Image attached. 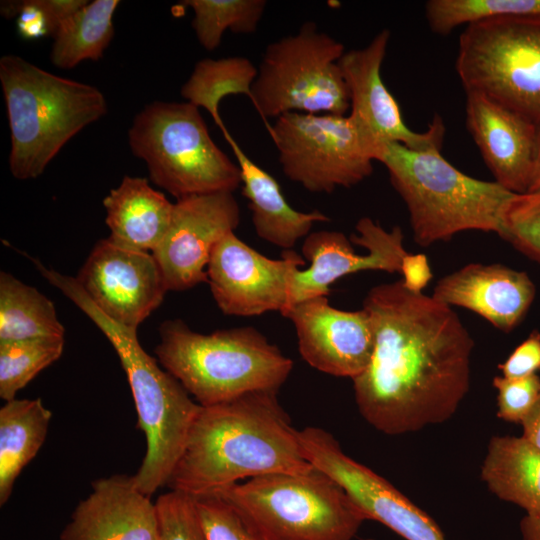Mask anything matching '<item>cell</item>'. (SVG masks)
I'll list each match as a JSON object with an SVG mask.
<instances>
[{"mask_svg":"<svg viewBox=\"0 0 540 540\" xmlns=\"http://www.w3.org/2000/svg\"><path fill=\"white\" fill-rule=\"evenodd\" d=\"M375 345L353 379L362 417L387 435L449 420L470 387L474 341L457 313L402 281L372 287L363 301Z\"/></svg>","mask_w":540,"mask_h":540,"instance_id":"6da1fadb","label":"cell"},{"mask_svg":"<svg viewBox=\"0 0 540 540\" xmlns=\"http://www.w3.org/2000/svg\"><path fill=\"white\" fill-rule=\"evenodd\" d=\"M277 394L255 391L201 406L167 482L171 490L198 497L246 478L311 472Z\"/></svg>","mask_w":540,"mask_h":540,"instance_id":"7a4b0ae2","label":"cell"},{"mask_svg":"<svg viewBox=\"0 0 540 540\" xmlns=\"http://www.w3.org/2000/svg\"><path fill=\"white\" fill-rule=\"evenodd\" d=\"M34 264L51 285L95 323L114 347L128 379L138 426L147 443L145 456L133 478L138 489L151 497L167 485L201 406L145 352L137 330L123 327L103 314L75 277L49 269L38 260Z\"/></svg>","mask_w":540,"mask_h":540,"instance_id":"3957f363","label":"cell"},{"mask_svg":"<svg viewBox=\"0 0 540 540\" xmlns=\"http://www.w3.org/2000/svg\"><path fill=\"white\" fill-rule=\"evenodd\" d=\"M440 150L389 143L375 156L407 207L414 241L428 247L469 230L493 232L502 238L503 215L515 193L495 181L466 175Z\"/></svg>","mask_w":540,"mask_h":540,"instance_id":"277c9868","label":"cell"},{"mask_svg":"<svg viewBox=\"0 0 540 540\" xmlns=\"http://www.w3.org/2000/svg\"><path fill=\"white\" fill-rule=\"evenodd\" d=\"M0 81L11 135L9 167L19 180L41 175L62 147L107 113L95 86L63 78L8 54Z\"/></svg>","mask_w":540,"mask_h":540,"instance_id":"5b68a950","label":"cell"},{"mask_svg":"<svg viewBox=\"0 0 540 540\" xmlns=\"http://www.w3.org/2000/svg\"><path fill=\"white\" fill-rule=\"evenodd\" d=\"M155 353L200 406L255 391H279L292 360L251 326L201 334L182 320L161 324Z\"/></svg>","mask_w":540,"mask_h":540,"instance_id":"8992f818","label":"cell"},{"mask_svg":"<svg viewBox=\"0 0 540 540\" xmlns=\"http://www.w3.org/2000/svg\"><path fill=\"white\" fill-rule=\"evenodd\" d=\"M128 139L150 179L176 199L234 192L241 185L238 164L215 144L199 108L187 101L150 103L134 117Z\"/></svg>","mask_w":540,"mask_h":540,"instance_id":"52a82bcc","label":"cell"},{"mask_svg":"<svg viewBox=\"0 0 540 540\" xmlns=\"http://www.w3.org/2000/svg\"><path fill=\"white\" fill-rule=\"evenodd\" d=\"M271 540H353L364 514L330 476L273 473L216 491Z\"/></svg>","mask_w":540,"mask_h":540,"instance_id":"ba28073f","label":"cell"},{"mask_svg":"<svg viewBox=\"0 0 540 540\" xmlns=\"http://www.w3.org/2000/svg\"><path fill=\"white\" fill-rule=\"evenodd\" d=\"M344 53V45L312 21L267 45L251 101L269 133L267 119L285 113L346 115L349 92L338 65Z\"/></svg>","mask_w":540,"mask_h":540,"instance_id":"9c48e42d","label":"cell"},{"mask_svg":"<svg viewBox=\"0 0 540 540\" xmlns=\"http://www.w3.org/2000/svg\"><path fill=\"white\" fill-rule=\"evenodd\" d=\"M455 67L466 93L482 94L540 127V16L467 25Z\"/></svg>","mask_w":540,"mask_h":540,"instance_id":"30bf717a","label":"cell"},{"mask_svg":"<svg viewBox=\"0 0 540 540\" xmlns=\"http://www.w3.org/2000/svg\"><path fill=\"white\" fill-rule=\"evenodd\" d=\"M269 135L284 175L307 191L350 188L373 172L372 152L349 115L285 113Z\"/></svg>","mask_w":540,"mask_h":540,"instance_id":"8fae6325","label":"cell"},{"mask_svg":"<svg viewBox=\"0 0 540 540\" xmlns=\"http://www.w3.org/2000/svg\"><path fill=\"white\" fill-rule=\"evenodd\" d=\"M305 264L291 250L284 251L281 259L268 258L230 232L212 251L208 283L226 315L249 317L278 311L285 316L293 306L294 276Z\"/></svg>","mask_w":540,"mask_h":540,"instance_id":"7c38bea8","label":"cell"},{"mask_svg":"<svg viewBox=\"0 0 540 540\" xmlns=\"http://www.w3.org/2000/svg\"><path fill=\"white\" fill-rule=\"evenodd\" d=\"M389 39L390 31L383 29L366 47L345 51L338 61L349 92V116L374 161L378 150L389 143L412 149H441L445 133L440 116H435L424 132H415L404 122L400 107L381 76Z\"/></svg>","mask_w":540,"mask_h":540,"instance_id":"4fadbf2b","label":"cell"},{"mask_svg":"<svg viewBox=\"0 0 540 540\" xmlns=\"http://www.w3.org/2000/svg\"><path fill=\"white\" fill-rule=\"evenodd\" d=\"M240 223L233 192L190 195L177 199L169 229L152 252L166 287L183 291L208 282L213 249Z\"/></svg>","mask_w":540,"mask_h":540,"instance_id":"5bb4252c","label":"cell"},{"mask_svg":"<svg viewBox=\"0 0 540 540\" xmlns=\"http://www.w3.org/2000/svg\"><path fill=\"white\" fill-rule=\"evenodd\" d=\"M355 228L350 240L342 232L327 230L312 232L304 239L302 254L309 267L299 269L294 276L293 306L310 298L327 297L330 285L355 272L400 273L402 259L408 253L401 228L387 231L369 217L359 219Z\"/></svg>","mask_w":540,"mask_h":540,"instance_id":"9a60e30c","label":"cell"},{"mask_svg":"<svg viewBox=\"0 0 540 540\" xmlns=\"http://www.w3.org/2000/svg\"><path fill=\"white\" fill-rule=\"evenodd\" d=\"M75 279L103 314L135 330L168 291L152 253L122 248L108 238L93 247Z\"/></svg>","mask_w":540,"mask_h":540,"instance_id":"2e32d148","label":"cell"},{"mask_svg":"<svg viewBox=\"0 0 540 540\" xmlns=\"http://www.w3.org/2000/svg\"><path fill=\"white\" fill-rule=\"evenodd\" d=\"M284 317L293 323L299 353L311 367L353 380L368 366L375 333L364 308L340 310L321 296L295 304Z\"/></svg>","mask_w":540,"mask_h":540,"instance_id":"e0dca14e","label":"cell"},{"mask_svg":"<svg viewBox=\"0 0 540 540\" xmlns=\"http://www.w3.org/2000/svg\"><path fill=\"white\" fill-rule=\"evenodd\" d=\"M466 125L494 181L515 194L528 192L538 126L473 92L466 93Z\"/></svg>","mask_w":540,"mask_h":540,"instance_id":"ac0fdd59","label":"cell"},{"mask_svg":"<svg viewBox=\"0 0 540 540\" xmlns=\"http://www.w3.org/2000/svg\"><path fill=\"white\" fill-rule=\"evenodd\" d=\"M60 540H160L156 503L138 489L133 476L97 479Z\"/></svg>","mask_w":540,"mask_h":540,"instance_id":"d6986e66","label":"cell"},{"mask_svg":"<svg viewBox=\"0 0 540 540\" xmlns=\"http://www.w3.org/2000/svg\"><path fill=\"white\" fill-rule=\"evenodd\" d=\"M535 295V284L526 272L479 263L467 264L442 277L433 293L436 300L466 308L506 333L521 322Z\"/></svg>","mask_w":540,"mask_h":540,"instance_id":"ffe728a7","label":"cell"},{"mask_svg":"<svg viewBox=\"0 0 540 540\" xmlns=\"http://www.w3.org/2000/svg\"><path fill=\"white\" fill-rule=\"evenodd\" d=\"M223 136L240 168L242 194L248 200L259 238L285 251L291 250L310 234L315 223L330 220L319 210L302 212L292 208L276 179L252 161L229 132Z\"/></svg>","mask_w":540,"mask_h":540,"instance_id":"44dd1931","label":"cell"},{"mask_svg":"<svg viewBox=\"0 0 540 540\" xmlns=\"http://www.w3.org/2000/svg\"><path fill=\"white\" fill-rule=\"evenodd\" d=\"M108 239L125 249L151 253L166 235L173 214L171 203L147 179L125 176L103 199Z\"/></svg>","mask_w":540,"mask_h":540,"instance_id":"7402d4cb","label":"cell"},{"mask_svg":"<svg viewBox=\"0 0 540 540\" xmlns=\"http://www.w3.org/2000/svg\"><path fill=\"white\" fill-rule=\"evenodd\" d=\"M481 480L499 499L526 514H540V449L524 437H493L481 466Z\"/></svg>","mask_w":540,"mask_h":540,"instance_id":"603a6c76","label":"cell"},{"mask_svg":"<svg viewBox=\"0 0 540 540\" xmlns=\"http://www.w3.org/2000/svg\"><path fill=\"white\" fill-rule=\"evenodd\" d=\"M52 418L37 399H13L0 409V505L9 499L22 469L43 445Z\"/></svg>","mask_w":540,"mask_h":540,"instance_id":"cb8c5ba5","label":"cell"},{"mask_svg":"<svg viewBox=\"0 0 540 540\" xmlns=\"http://www.w3.org/2000/svg\"><path fill=\"white\" fill-rule=\"evenodd\" d=\"M118 5V0H94L66 19L53 38L51 63L72 69L82 61L101 59L114 35Z\"/></svg>","mask_w":540,"mask_h":540,"instance_id":"d4e9b609","label":"cell"},{"mask_svg":"<svg viewBox=\"0 0 540 540\" xmlns=\"http://www.w3.org/2000/svg\"><path fill=\"white\" fill-rule=\"evenodd\" d=\"M53 302L12 274L0 273V341L64 337Z\"/></svg>","mask_w":540,"mask_h":540,"instance_id":"484cf974","label":"cell"},{"mask_svg":"<svg viewBox=\"0 0 540 540\" xmlns=\"http://www.w3.org/2000/svg\"><path fill=\"white\" fill-rule=\"evenodd\" d=\"M257 74L258 69L245 57L205 58L196 63L180 94L206 109L224 135L229 131L219 114L220 102L229 95H246L251 100Z\"/></svg>","mask_w":540,"mask_h":540,"instance_id":"4316f807","label":"cell"},{"mask_svg":"<svg viewBox=\"0 0 540 540\" xmlns=\"http://www.w3.org/2000/svg\"><path fill=\"white\" fill-rule=\"evenodd\" d=\"M193 10L192 28L200 45L216 49L226 30L251 34L256 31L267 2L265 0H186Z\"/></svg>","mask_w":540,"mask_h":540,"instance_id":"83f0119b","label":"cell"},{"mask_svg":"<svg viewBox=\"0 0 540 540\" xmlns=\"http://www.w3.org/2000/svg\"><path fill=\"white\" fill-rule=\"evenodd\" d=\"M64 337H40L19 341H0V397L15 399L40 371L58 360Z\"/></svg>","mask_w":540,"mask_h":540,"instance_id":"f1b7e54d","label":"cell"},{"mask_svg":"<svg viewBox=\"0 0 540 540\" xmlns=\"http://www.w3.org/2000/svg\"><path fill=\"white\" fill-rule=\"evenodd\" d=\"M425 15L433 32L446 35L482 20L540 16V0H429Z\"/></svg>","mask_w":540,"mask_h":540,"instance_id":"f546056e","label":"cell"},{"mask_svg":"<svg viewBox=\"0 0 540 540\" xmlns=\"http://www.w3.org/2000/svg\"><path fill=\"white\" fill-rule=\"evenodd\" d=\"M193 498L206 540H271L222 495L214 492Z\"/></svg>","mask_w":540,"mask_h":540,"instance_id":"4dcf8cb0","label":"cell"},{"mask_svg":"<svg viewBox=\"0 0 540 540\" xmlns=\"http://www.w3.org/2000/svg\"><path fill=\"white\" fill-rule=\"evenodd\" d=\"M86 0H23L1 2V14L6 18L17 16V29L21 37L36 39L55 37L63 22L82 8Z\"/></svg>","mask_w":540,"mask_h":540,"instance_id":"1f68e13d","label":"cell"},{"mask_svg":"<svg viewBox=\"0 0 540 540\" xmlns=\"http://www.w3.org/2000/svg\"><path fill=\"white\" fill-rule=\"evenodd\" d=\"M503 227L502 239L540 264V190L515 194L505 209Z\"/></svg>","mask_w":540,"mask_h":540,"instance_id":"d6a6232c","label":"cell"},{"mask_svg":"<svg viewBox=\"0 0 540 540\" xmlns=\"http://www.w3.org/2000/svg\"><path fill=\"white\" fill-rule=\"evenodd\" d=\"M155 503L160 540H206L192 496L171 490Z\"/></svg>","mask_w":540,"mask_h":540,"instance_id":"836d02e7","label":"cell"},{"mask_svg":"<svg viewBox=\"0 0 540 540\" xmlns=\"http://www.w3.org/2000/svg\"><path fill=\"white\" fill-rule=\"evenodd\" d=\"M497 394V416L507 422L521 424L540 393V377L511 379L503 376L493 378Z\"/></svg>","mask_w":540,"mask_h":540,"instance_id":"e575fe53","label":"cell"},{"mask_svg":"<svg viewBox=\"0 0 540 540\" xmlns=\"http://www.w3.org/2000/svg\"><path fill=\"white\" fill-rule=\"evenodd\" d=\"M498 368L511 379L535 375L540 371V332L533 330Z\"/></svg>","mask_w":540,"mask_h":540,"instance_id":"d590c367","label":"cell"},{"mask_svg":"<svg viewBox=\"0 0 540 540\" xmlns=\"http://www.w3.org/2000/svg\"><path fill=\"white\" fill-rule=\"evenodd\" d=\"M400 273L404 287L413 293H422L433 276L427 257L421 253H407L402 259Z\"/></svg>","mask_w":540,"mask_h":540,"instance_id":"8d00e7d4","label":"cell"},{"mask_svg":"<svg viewBox=\"0 0 540 540\" xmlns=\"http://www.w3.org/2000/svg\"><path fill=\"white\" fill-rule=\"evenodd\" d=\"M521 425L522 437L540 449V393Z\"/></svg>","mask_w":540,"mask_h":540,"instance_id":"74e56055","label":"cell"},{"mask_svg":"<svg viewBox=\"0 0 540 540\" xmlns=\"http://www.w3.org/2000/svg\"><path fill=\"white\" fill-rule=\"evenodd\" d=\"M522 540H540V514H526L520 521Z\"/></svg>","mask_w":540,"mask_h":540,"instance_id":"f35d334b","label":"cell"},{"mask_svg":"<svg viewBox=\"0 0 540 540\" xmlns=\"http://www.w3.org/2000/svg\"><path fill=\"white\" fill-rule=\"evenodd\" d=\"M540 190V127H538V143L533 172L529 184L528 192Z\"/></svg>","mask_w":540,"mask_h":540,"instance_id":"ab89813d","label":"cell"}]
</instances>
